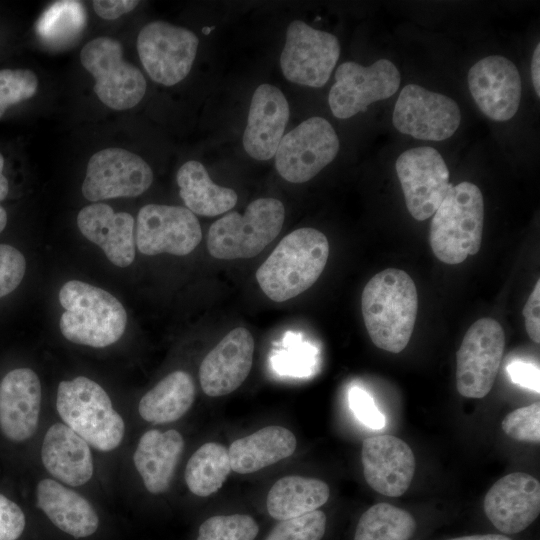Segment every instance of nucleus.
<instances>
[{"instance_id": "1", "label": "nucleus", "mask_w": 540, "mask_h": 540, "mask_svg": "<svg viewBox=\"0 0 540 540\" xmlns=\"http://www.w3.org/2000/svg\"><path fill=\"white\" fill-rule=\"evenodd\" d=\"M418 296L414 281L403 270L387 268L365 285L361 310L367 332L380 349L401 352L414 330Z\"/></svg>"}, {"instance_id": "2", "label": "nucleus", "mask_w": 540, "mask_h": 540, "mask_svg": "<svg viewBox=\"0 0 540 540\" xmlns=\"http://www.w3.org/2000/svg\"><path fill=\"white\" fill-rule=\"evenodd\" d=\"M329 256L326 236L314 228L286 235L256 272L265 295L275 302L290 300L310 288L322 274Z\"/></svg>"}, {"instance_id": "3", "label": "nucleus", "mask_w": 540, "mask_h": 540, "mask_svg": "<svg viewBox=\"0 0 540 540\" xmlns=\"http://www.w3.org/2000/svg\"><path fill=\"white\" fill-rule=\"evenodd\" d=\"M59 301L65 309L59 327L72 343L102 348L118 341L125 331L123 305L101 288L71 280L61 287Z\"/></svg>"}, {"instance_id": "4", "label": "nucleus", "mask_w": 540, "mask_h": 540, "mask_svg": "<svg viewBox=\"0 0 540 540\" xmlns=\"http://www.w3.org/2000/svg\"><path fill=\"white\" fill-rule=\"evenodd\" d=\"M430 224V245L443 263L454 265L478 253L483 231L484 202L480 189L463 181L452 186Z\"/></svg>"}, {"instance_id": "5", "label": "nucleus", "mask_w": 540, "mask_h": 540, "mask_svg": "<svg viewBox=\"0 0 540 540\" xmlns=\"http://www.w3.org/2000/svg\"><path fill=\"white\" fill-rule=\"evenodd\" d=\"M56 409L64 424L95 449L112 451L122 442L124 420L95 381L84 376L61 381Z\"/></svg>"}, {"instance_id": "6", "label": "nucleus", "mask_w": 540, "mask_h": 540, "mask_svg": "<svg viewBox=\"0 0 540 540\" xmlns=\"http://www.w3.org/2000/svg\"><path fill=\"white\" fill-rule=\"evenodd\" d=\"M285 209L275 198L252 201L243 215L230 212L209 228L207 248L217 259L233 260L258 255L280 233Z\"/></svg>"}, {"instance_id": "7", "label": "nucleus", "mask_w": 540, "mask_h": 540, "mask_svg": "<svg viewBox=\"0 0 540 540\" xmlns=\"http://www.w3.org/2000/svg\"><path fill=\"white\" fill-rule=\"evenodd\" d=\"M80 62L95 79L94 91L99 100L114 110L136 106L146 92L141 71L123 59L120 42L97 37L81 50Z\"/></svg>"}, {"instance_id": "8", "label": "nucleus", "mask_w": 540, "mask_h": 540, "mask_svg": "<svg viewBox=\"0 0 540 540\" xmlns=\"http://www.w3.org/2000/svg\"><path fill=\"white\" fill-rule=\"evenodd\" d=\"M338 151L339 139L332 125L314 116L283 135L275 153V167L288 182H307L331 163Z\"/></svg>"}, {"instance_id": "9", "label": "nucleus", "mask_w": 540, "mask_h": 540, "mask_svg": "<svg viewBox=\"0 0 540 540\" xmlns=\"http://www.w3.org/2000/svg\"><path fill=\"white\" fill-rule=\"evenodd\" d=\"M504 347V331L496 320L481 318L469 327L456 354V386L462 396L479 399L490 392Z\"/></svg>"}, {"instance_id": "10", "label": "nucleus", "mask_w": 540, "mask_h": 540, "mask_svg": "<svg viewBox=\"0 0 540 540\" xmlns=\"http://www.w3.org/2000/svg\"><path fill=\"white\" fill-rule=\"evenodd\" d=\"M199 40L189 29L165 21L145 25L137 37V51L150 78L172 86L190 72Z\"/></svg>"}, {"instance_id": "11", "label": "nucleus", "mask_w": 540, "mask_h": 540, "mask_svg": "<svg viewBox=\"0 0 540 540\" xmlns=\"http://www.w3.org/2000/svg\"><path fill=\"white\" fill-rule=\"evenodd\" d=\"M339 55L340 44L335 35L294 20L286 31L280 66L290 82L318 88L329 80Z\"/></svg>"}, {"instance_id": "12", "label": "nucleus", "mask_w": 540, "mask_h": 540, "mask_svg": "<svg viewBox=\"0 0 540 540\" xmlns=\"http://www.w3.org/2000/svg\"><path fill=\"white\" fill-rule=\"evenodd\" d=\"M400 82L398 68L388 59H379L368 67L344 62L337 68L335 83L329 92L331 112L339 119L364 112L373 102L394 95Z\"/></svg>"}, {"instance_id": "13", "label": "nucleus", "mask_w": 540, "mask_h": 540, "mask_svg": "<svg viewBox=\"0 0 540 540\" xmlns=\"http://www.w3.org/2000/svg\"><path fill=\"white\" fill-rule=\"evenodd\" d=\"M395 168L409 213L418 221L430 218L453 186L441 154L432 147L411 148Z\"/></svg>"}, {"instance_id": "14", "label": "nucleus", "mask_w": 540, "mask_h": 540, "mask_svg": "<svg viewBox=\"0 0 540 540\" xmlns=\"http://www.w3.org/2000/svg\"><path fill=\"white\" fill-rule=\"evenodd\" d=\"M392 122L400 133L420 140L442 141L458 129L461 111L452 98L408 84L395 103Z\"/></svg>"}, {"instance_id": "15", "label": "nucleus", "mask_w": 540, "mask_h": 540, "mask_svg": "<svg viewBox=\"0 0 540 540\" xmlns=\"http://www.w3.org/2000/svg\"><path fill=\"white\" fill-rule=\"evenodd\" d=\"M152 181V169L140 156L122 148H105L90 157L82 194L91 202L136 197Z\"/></svg>"}, {"instance_id": "16", "label": "nucleus", "mask_w": 540, "mask_h": 540, "mask_svg": "<svg viewBox=\"0 0 540 540\" xmlns=\"http://www.w3.org/2000/svg\"><path fill=\"white\" fill-rule=\"evenodd\" d=\"M201 239L199 221L187 208L148 204L138 213L135 242L144 255L184 256L191 253Z\"/></svg>"}, {"instance_id": "17", "label": "nucleus", "mask_w": 540, "mask_h": 540, "mask_svg": "<svg viewBox=\"0 0 540 540\" xmlns=\"http://www.w3.org/2000/svg\"><path fill=\"white\" fill-rule=\"evenodd\" d=\"M470 93L480 111L494 121H507L517 112L521 77L515 64L500 55L477 61L468 72Z\"/></svg>"}, {"instance_id": "18", "label": "nucleus", "mask_w": 540, "mask_h": 540, "mask_svg": "<svg viewBox=\"0 0 540 540\" xmlns=\"http://www.w3.org/2000/svg\"><path fill=\"white\" fill-rule=\"evenodd\" d=\"M484 511L505 534H516L532 524L540 513V483L524 472L510 473L488 490Z\"/></svg>"}, {"instance_id": "19", "label": "nucleus", "mask_w": 540, "mask_h": 540, "mask_svg": "<svg viewBox=\"0 0 540 540\" xmlns=\"http://www.w3.org/2000/svg\"><path fill=\"white\" fill-rule=\"evenodd\" d=\"M361 460L368 485L390 497H398L409 488L415 473V457L406 442L392 436L366 438Z\"/></svg>"}, {"instance_id": "20", "label": "nucleus", "mask_w": 540, "mask_h": 540, "mask_svg": "<svg viewBox=\"0 0 540 540\" xmlns=\"http://www.w3.org/2000/svg\"><path fill=\"white\" fill-rule=\"evenodd\" d=\"M253 355L250 331L244 327L230 331L201 362L199 379L203 392L219 397L235 391L249 375Z\"/></svg>"}, {"instance_id": "21", "label": "nucleus", "mask_w": 540, "mask_h": 540, "mask_svg": "<svg viewBox=\"0 0 540 540\" xmlns=\"http://www.w3.org/2000/svg\"><path fill=\"white\" fill-rule=\"evenodd\" d=\"M42 389L30 368L8 372L0 382V429L14 442H22L36 432L41 410Z\"/></svg>"}, {"instance_id": "22", "label": "nucleus", "mask_w": 540, "mask_h": 540, "mask_svg": "<svg viewBox=\"0 0 540 540\" xmlns=\"http://www.w3.org/2000/svg\"><path fill=\"white\" fill-rule=\"evenodd\" d=\"M289 118V105L274 85L261 84L253 93L243 134L245 151L264 161L275 156Z\"/></svg>"}, {"instance_id": "23", "label": "nucleus", "mask_w": 540, "mask_h": 540, "mask_svg": "<svg viewBox=\"0 0 540 540\" xmlns=\"http://www.w3.org/2000/svg\"><path fill=\"white\" fill-rule=\"evenodd\" d=\"M80 232L97 244L118 267L129 266L135 258L134 219L126 212H114L107 204L85 206L77 216Z\"/></svg>"}, {"instance_id": "24", "label": "nucleus", "mask_w": 540, "mask_h": 540, "mask_svg": "<svg viewBox=\"0 0 540 540\" xmlns=\"http://www.w3.org/2000/svg\"><path fill=\"white\" fill-rule=\"evenodd\" d=\"M41 460L55 479L72 487L86 484L94 473L90 445L64 423H55L46 431Z\"/></svg>"}, {"instance_id": "25", "label": "nucleus", "mask_w": 540, "mask_h": 540, "mask_svg": "<svg viewBox=\"0 0 540 540\" xmlns=\"http://www.w3.org/2000/svg\"><path fill=\"white\" fill-rule=\"evenodd\" d=\"M37 506L49 520L74 538L94 534L99 518L92 505L79 493L54 479H42L36 487Z\"/></svg>"}, {"instance_id": "26", "label": "nucleus", "mask_w": 540, "mask_h": 540, "mask_svg": "<svg viewBox=\"0 0 540 540\" xmlns=\"http://www.w3.org/2000/svg\"><path fill=\"white\" fill-rule=\"evenodd\" d=\"M183 449V437L176 430H148L141 436L133 462L150 493L168 490Z\"/></svg>"}, {"instance_id": "27", "label": "nucleus", "mask_w": 540, "mask_h": 540, "mask_svg": "<svg viewBox=\"0 0 540 540\" xmlns=\"http://www.w3.org/2000/svg\"><path fill=\"white\" fill-rule=\"evenodd\" d=\"M295 449L296 438L290 430L267 426L230 445L231 469L239 474L257 472L291 456Z\"/></svg>"}, {"instance_id": "28", "label": "nucleus", "mask_w": 540, "mask_h": 540, "mask_svg": "<svg viewBox=\"0 0 540 540\" xmlns=\"http://www.w3.org/2000/svg\"><path fill=\"white\" fill-rule=\"evenodd\" d=\"M195 393L191 375L182 370L174 371L142 396L139 414L152 424L174 422L190 409Z\"/></svg>"}, {"instance_id": "29", "label": "nucleus", "mask_w": 540, "mask_h": 540, "mask_svg": "<svg viewBox=\"0 0 540 540\" xmlns=\"http://www.w3.org/2000/svg\"><path fill=\"white\" fill-rule=\"evenodd\" d=\"M179 194L188 210L201 216H216L232 209L237 202L234 190L216 185L202 163L188 161L176 176Z\"/></svg>"}, {"instance_id": "30", "label": "nucleus", "mask_w": 540, "mask_h": 540, "mask_svg": "<svg viewBox=\"0 0 540 540\" xmlns=\"http://www.w3.org/2000/svg\"><path fill=\"white\" fill-rule=\"evenodd\" d=\"M330 495L328 485L315 478L290 475L278 479L270 488L266 506L277 520L295 518L317 510Z\"/></svg>"}, {"instance_id": "31", "label": "nucleus", "mask_w": 540, "mask_h": 540, "mask_svg": "<svg viewBox=\"0 0 540 540\" xmlns=\"http://www.w3.org/2000/svg\"><path fill=\"white\" fill-rule=\"evenodd\" d=\"M231 471L228 449L220 443L207 442L190 457L184 478L194 495L207 497L222 487Z\"/></svg>"}, {"instance_id": "32", "label": "nucleus", "mask_w": 540, "mask_h": 540, "mask_svg": "<svg viewBox=\"0 0 540 540\" xmlns=\"http://www.w3.org/2000/svg\"><path fill=\"white\" fill-rule=\"evenodd\" d=\"M415 530L416 522L409 512L378 503L360 517L354 540H409Z\"/></svg>"}, {"instance_id": "33", "label": "nucleus", "mask_w": 540, "mask_h": 540, "mask_svg": "<svg viewBox=\"0 0 540 540\" xmlns=\"http://www.w3.org/2000/svg\"><path fill=\"white\" fill-rule=\"evenodd\" d=\"M86 14L78 1H58L43 12L37 23L39 36L51 45L74 40L85 28Z\"/></svg>"}, {"instance_id": "34", "label": "nucleus", "mask_w": 540, "mask_h": 540, "mask_svg": "<svg viewBox=\"0 0 540 540\" xmlns=\"http://www.w3.org/2000/svg\"><path fill=\"white\" fill-rule=\"evenodd\" d=\"M259 526L246 514L217 515L199 527L197 540H254Z\"/></svg>"}, {"instance_id": "35", "label": "nucleus", "mask_w": 540, "mask_h": 540, "mask_svg": "<svg viewBox=\"0 0 540 540\" xmlns=\"http://www.w3.org/2000/svg\"><path fill=\"white\" fill-rule=\"evenodd\" d=\"M326 530V515L320 510L281 520L265 540H321Z\"/></svg>"}, {"instance_id": "36", "label": "nucleus", "mask_w": 540, "mask_h": 540, "mask_svg": "<svg viewBox=\"0 0 540 540\" xmlns=\"http://www.w3.org/2000/svg\"><path fill=\"white\" fill-rule=\"evenodd\" d=\"M37 88L38 79L31 70H0V118L9 106L34 96Z\"/></svg>"}, {"instance_id": "37", "label": "nucleus", "mask_w": 540, "mask_h": 540, "mask_svg": "<svg viewBox=\"0 0 540 540\" xmlns=\"http://www.w3.org/2000/svg\"><path fill=\"white\" fill-rule=\"evenodd\" d=\"M506 435L517 441L540 442V403L518 408L502 421Z\"/></svg>"}, {"instance_id": "38", "label": "nucleus", "mask_w": 540, "mask_h": 540, "mask_svg": "<svg viewBox=\"0 0 540 540\" xmlns=\"http://www.w3.org/2000/svg\"><path fill=\"white\" fill-rule=\"evenodd\" d=\"M26 270L23 254L11 245L0 244V298L14 291Z\"/></svg>"}, {"instance_id": "39", "label": "nucleus", "mask_w": 540, "mask_h": 540, "mask_svg": "<svg viewBox=\"0 0 540 540\" xmlns=\"http://www.w3.org/2000/svg\"><path fill=\"white\" fill-rule=\"evenodd\" d=\"M350 408L364 425L371 429H382L385 424V416L379 411L372 397L359 387L351 388L349 392Z\"/></svg>"}, {"instance_id": "40", "label": "nucleus", "mask_w": 540, "mask_h": 540, "mask_svg": "<svg viewBox=\"0 0 540 540\" xmlns=\"http://www.w3.org/2000/svg\"><path fill=\"white\" fill-rule=\"evenodd\" d=\"M25 525L26 518L22 509L0 493V540H17Z\"/></svg>"}, {"instance_id": "41", "label": "nucleus", "mask_w": 540, "mask_h": 540, "mask_svg": "<svg viewBox=\"0 0 540 540\" xmlns=\"http://www.w3.org/2000/svg\"><path fill=\"white\" fill-rule=\"evenodd\" d=\"M540 280H537L524 308L523 315L526 331L532 341L540 342Z\"/></svg>"}, {"instance_id": "42", "label": "nucleus", "mask_w": 540, "mask_h": 540, "mask_svg": "<svg viewBox=\"0 0 540 540\" xmlns=\"http://www.w3.org/2000/svg\"><path fill=\"white\" fill-rule=\"evenodd\" d=\"M511 380L524 388L539 393V368L522 361H515L507 366Z\"/></svg>"}, {"instance_id": "43", "label": "nucleus", "mask_w": 540, "mask_h": 540, "mask_svg": "<svg viewBox=\"0 0 540 540\" xmlns=\"http://www.w3.org/2000/svg\"><path fill=\"white\" fill-rule=\"evenodd\" d=\"M94 11L98 16L106 20L119 18L121 15L132 11L139 1L133 0H95L92 2Z\"/></svg>"}, {"instance_id": "44", "label": "nucleus", "mask_w": 540, "mask_h": 540, "mask_svg": "<svg viewBox=\"0 0 540 540\" xmlns=\"http://www.w3.org/2000/svg\"><path fill=\"white\" fill-rule=\"evenodd\" d=\"M540 45L534 49L531 60V78L537 97L540 96Z\"/></svg>"}, {"instance_id": "45", "label": "nucleus", "mask_w": 540, "mask_h": 540, "mask_svg": "<svg viewBox=\"0 0 540 540\" xmlns=\"http://www.w3.org/2000/svg\"><path fill=\"white\" fill-rule=\"evenodd\" d=\"M450 540H512L507 536L501 534H485V535H471L453 538Z\"/></svg>"}, {"instance_id": "46", "label": "nucleus", "mask_w": 540, "mask_h": 540, "mask_svg": "<svg viewBox=\"0 0 540 540\" xmlns=\"http://www.w3.org/2000/svg\"><path fill=\"white\" fill-rule=\"evenodd\" d=\"M4 158L0 153V201L5 199L9 191V184L6 177L3 175Z\"/></svg>"}, {"instance_id": "47", "label": "nucleus", "mask_w": 540, "mask_h": 540, "mask_svg": "<svg viewBox=\"0 0 540 540\" xmlns=\"http://www.w3.org/2000/svg\"><path fill=\"white\" fill-rule=\"evenodd\" d=\"M7 223V214L4 208L0 206V233L4 230Z\"/></svg>"}]
</instances>
